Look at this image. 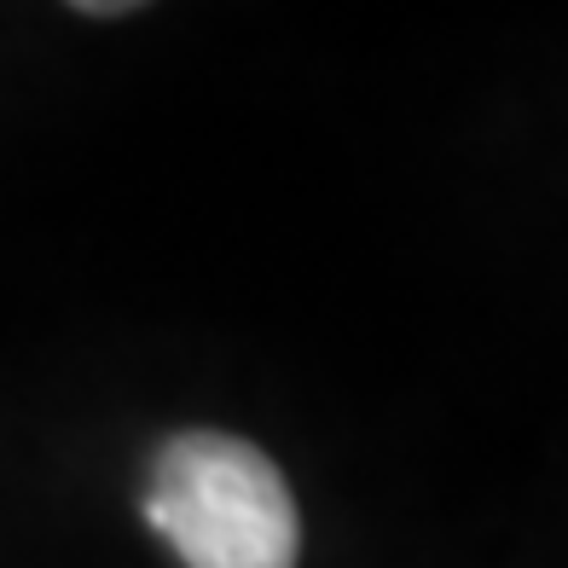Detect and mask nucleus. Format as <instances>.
<instances>
[{
  "label": "nucleus",
  "mask_w": 568,
  "mask_h": 568,
  "mask_svg": "<svg viewBox=\"0 0 568 568\" xmlns=\"http://www.w3.org/2000/svg\"><path fill=\"white\" fill-rule=\"evenodd\" d=\"M145 523L186 568H296L302 523L278 464L226 429H180L151 458Z\"/></svg>",
  "instance_id": "nucleus-1"
}]
</instances>
